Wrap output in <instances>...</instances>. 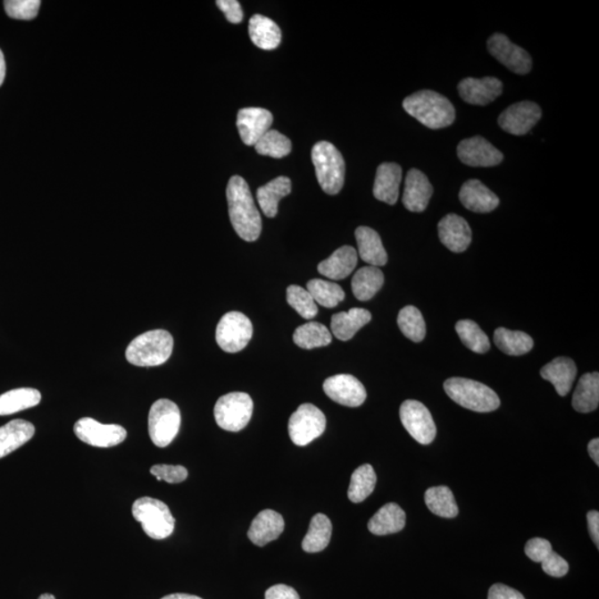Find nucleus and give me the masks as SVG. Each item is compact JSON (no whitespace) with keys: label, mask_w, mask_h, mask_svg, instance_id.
Wrapping results in <instances>:
<instances>
[{"label":"nucleus","mask_w":599,"mask_h":599,"mask_svg":"<svg viewBox=\"0 0 599 599\" xmlns=\"http://www.w3.org/2000/svg\"><path fill=\"white\" fill-rule=\"evenodd\" d=\"M35 436V427L25 420H13L0 428V459L25 445Z\"/></svg>","instance_id":"obj_26"},{"label":"nucleus","mask_w":599,"mask_h":599,"mask_svg":"<svg viewBox=\"0 0 599 599\" xmlns=\"http://www.w3.org/2000/svg\"><path fill=\"white\" fill-rule=\"evenodd\" d=\"M541 375L544 379L555 387L557 395L566 396L573 387L578 368L573 360L561 356L546 364L541 370Z\"/></svg>","instance_id":"obj_25"},{"label":"nucleus","mask_w":599,"mask_h":599,"mask_svg":"<svg viewBox=\"0 0 599 599\" xmlns=\"http://www.w3.org/2000/svg\"><path fill=\"white\" fill-rule=\"evenodd\" d=\"M403 108L429 129H442L455 121V109L449 99L433 90H420L404 99Z\"/></svg>","instance_id":"obj_2"},{"label":"nucleus","mask_w":599,"mask_h":599,"mask_svg":"<svg viewBox=\"0 0 599 599\" xmlns=\"http://www.w3.org/2000/svg\"><path fill=\"white\" fill-rule=\"evenodd\" d=\"M438 237L447 249L461 254L464 253L472 242V230L465 219L450 213L438 223Z\"/></svg>","instance_id":"obj_19"},{"label":"nucleus","mask_w":599,"mask_h":599,"mask_svg":"<svg viewBox=\"0 0 599 599\" xmlns=\"http://www.w3.org/2000/svg\"><path fill=\"white\" fill-rule=\"evenodd\" d=\"M162 599H203L198 596L189 595V594H171V595L164 596Z\"/></svg>","instance_id":"obj_55"},{"label":"nucleus","mask_w":599,"mask_h":599,"mask_svg":"<svg viewBox=\"0 0 599 599\" xmlns=\"http://www.w3.org/2000/svg\"><path fill=\"white\" fill-rule=\"evenodd\" d=\"M287 304L298 312L302 318L306 320L317 317L319 313L318 304H315L308 290L299 286H290L287 290Z\"/></svg>","instance_id":"obj_44"},{"label":"nucleus","mask_w":599,"mask_h":599,"mask_svg":"<svg viewBox=\"0 0 599 599\" xmlns=\"http://www.w3.org/2000/svg\"><path fill=\"white\" fill-rule=\"evenodd\" d=\"M425 503L433 514L445 519H454L459 515L454 495L447 487L428 488L424 495Z\"/></svg>","instance_id":"obj_37"},{"label":"nucleus","mask_w":599,"mask_h":599,"mask_svg":"<svg viewBox=\"0 0 599 599\" xmlns=\"http://www.w3.org/2000/svg\"><path fill=\"white\" fill-rule=\"evenodd\" d=\"M460 200L462 204L470 212L488 213L500 204V199L479 180L466 181L461 187Z\"/></svg>","instance_id":"obj_21"},{"label":"nucleus","mask_w":599,"mask_h":599,"mask_svg":"<svg viewBox=\"0 0 599 599\" xmlns=\"http://www.w3.org/2000/svg\"><path fill=\"white\" fill-rule=\"evenodd\" d=\"M358 264V253L354 246L345 245L332 254L330 258L318 265V271L331 280H343L350 276Z\"/></svg>","instance_id":"obj_24"},{"label":"nucleus","mask_w":599,"mask_h":599,"mask_svg":"<svg viewBox=\"0 0 599 599\" xmlns=\"http://www.w3.org/2000/svg\"><path fill=\"white\" fill-rule=\"evenodd\" d=\"M227 200L229 216L237 236L248 242L258 240L262 231V216L244 178L233 176L229 180Z\"/></svg>","instance_id":"obj_1"},{"label":"nucleus","mask_w":599,"mask_h":599,"mask_svg":"<svg viewBox=\"0 0 599 599\" xmlns=\"http://www.w3.org/2000/svg\"><path fill=\"white\" fill-rule=\"evenodd\" d=\"M150 473L157 478L158 481L171 484L184 482L187 478V470L181 465H154L150 469Z\"/></svg>","instance_id":"obj_46"},{"label":"nucleus","mask_w":599,"mask_h":599,"mask_svg":"<svg viewBox=\"0 0 599 599\" xmlns=\"http://www.w3.org/2000/svg\"><path fill=\"white\" fill-rule=\"evenodd\" d=\"M494 342L503 354L507 355H523L533 349V338L524 332L511 331L509 329L498 328L494 333Z\"/></svg>","instance_id":"obj_36"},{"label":"nucleus","mask_w":599,"mask_h":599,"mask_svg":"<svg viewBox=\"0 0 599 599\" xmlns=\"http://www.w3.org/2000/svg\"><path fill=\"white\" fill-rule=\"evenodd\" d=\"M254 335L250 319L244 313L232 311L223 315L218 323L216 340L218 345L228 354H237L245 349Z\"/></svg>","instance_id":"obj_9"},{"label":"nucleus","mask_w":599,"mask_h":599,"mask_svg":"<svg viewBox=\"0 0 599 599\" xmlns=\"http://www.w3.org/2000/svg\"><path fill=\"white\" fill-rule=\"evenodd\" d=\"M273 123L272 113L263 108H244L237 112V127L241 140L254 146L267 134Z\"/></svg>","instance_id":"obj_17"},{"label":"nucleus","mask_w":599,"mask_h":599,"mask_svg":"<svg viewBox=\"0 0 599 599\" xmlns=\"http://www.w3.org/2000/svg\"><path fill=\"white\" fill-rule=\"evenodd\" d=\"M132 516L150 538L164 539L175 530L176 520L163 502L151 497L138 498L132 505Z\"/></svg>","instance_id":"obj_6"},{"label":"nucleus","mask_w":599,"mask_h":599,"mask_svg":"<svg viewBox=\"0 0 599 599\" xmlns=\"http://www.w3.org/2000/svg\"><path fill=\"white\" fill-rule=\"evenodd\" d=\"M397 324L402 333L415 343L423 341L427 335L423 315L415 306L408 305L402 309L397 317Z\"/></svg>","instance_id":"obj_42"},{"label":"nucleus","mask_w":599,"mask_h":599,"mask_svg":"<svg viewBox=\"0 0 599 599\" xmlns=\"http://www.w3.org/2000/svg\"><path fill=\"white\" fill-rule=\"evenodd\" d=\"M309 294L312 296L315 304L324 306V308L333 309L338 304L345 299V291L335 282L321 280V279H313L308 285Z\"/></svg>","instance_id":"obj_40"},{"label":"nucleus","mask_w":599,"mask_h":599,"mask_svg":"<svg viewBox=\"0 0 599 599\" xmlns=\"http://www.w3.org/2000/svg\"><path fill=\"white\" fill-rule=\"evenodd\" d=\"M433 195V187L428 178L418 169H411L406 175L403 204L409 212H423L428 208Z\"/></svg>","instance_id":"obj_20"},{"label":"nucleus","mask_w":599,"mask_h":599,"mask_svg":"<svg viewBox=\"0 0 599 599\" xmlns=\"http://www.w3.org/2000/svg\"><path fill=\"white\" fill-rule=\"evenodd\" d=\"M588 453L591 455L595 464L599 465V440L598 438H594L588 445Z\"/></svg>","instance_id":"obj_53"},{"label":"nucleus","mask_w":599,"mask_h":599,"mask_svg":"<svg viewBox=\"0 0 599 599\" xmlns=\"http://www.w3.org/2000/svg\"><path fill=\"white\" fill-rule=\"evenodd\" d=\"M265 599H300V596L295 588L285 584H279L265 592Z\"/></svg>","instance_id":"obj_51"},{"label":"nucleus","mask_w":599,"mask_h":599,"mask_svg":"<svg viewBox=\"0 0 599 599\" xmlns=\"http://www.w3.org/2000/svg\"><path fill=\"white\" fill-rule=\"evenodd\" d=\"M459 93L465 103L475 106H487L500 97L503 84L500 79L494 77H486L482 79L466 78L459 84Z\"/></svg>","instance_id":"obj_18"},{"label":"nucleus","mask_w":599,"mask_h":599,"mask_svg":"<svg viewBox=\"0 0 599 599\" xmlns=\"http://www.w3.org/2000/svg\"><path fill=\"white\" fill-rule=\"evenodd\" d=\"M255 151L259 154L268 155L276 159L287 157L292 151V144L285 135L273 129H270L262 139L254 145Z\"/></svg>","instance_id":"obj_43"},{"label":"nucleus","mask_w":599,"mask_h":599,"mask_svg":"<svg viewBox=\"0 0 599 599\" xmlns=\"http://www.w3.org/2000/svg\"><path fill=\"white\" fill-rule=\"evenodd\" d=\"M323 390L337 403L358 408L367 400V391L358 379L350 374H337L326 379Z\"/></svg>","instance_id":"obj_14"},{"label":"nucleus","mask_w":599,"mask_h":599,"mask_svg":"<svg viewBox=\"0 0 599 599\" xmlns=\"http://www.w3.org/2000/svg\"><path fill=\"white\" fill-rule=\"evenodd\" d=\"M599 404L598 372L584 374L573 395V408L579 413L593 412Z\"/></svg>","instance_id":"obj_32"},{"label":"nucleus","mask_w":599,"mask_h":599,"mask_svg":"<svg viewBox=\"0 0 599 599\" xmlns=\"http://www.w3.org/2000/svg\"><path fill=\"white\" fill-rule=\"evenodd\" d=\"M402 181V168L399 164L386 162L379 164L373 187L375 198L387 204H395L399 199Z\"/></svg>","instance_id":"obj_23"},{"label":"nucleus","mask_w":599,"mask_h":599,"mask_svg":"<svg viewBox=\"0 0 599 599\" xmlns=\"http://www.w3.org/2000/svg\"><path fill=\"white\" fill-rule=\"evenodd\" d=\"M294 341L301 349L312 350L330 345L332 335L322 323L309 322L296 329Z\"/></svg>","instance_id":"obj_38"},{"label":"nucleus","mask_w":599,"mask_h":599,"mask_svg":"<svg viewBox=\"0 0 599 599\" xmlns=\"http://www.w3.org/2000/svg\"><path fill=\"white\" fill-rule=\"evenodd\" d=\"M488 52L511 71L518 75L528 74L532 70V58L525 49L512 43L503 34H494L487 41Z\"/></svg>","instance_id":"obj_13"},{"label":"nucleus","mask_w":599,"mask_h":599,"mask_svg":"<svg viewBox=\"0 0 599 599\" xmlns=\"http://www.w3.org/2000/svg\"><path fill=\"white\" fill-rule=\"evenodd\" d=\"M173 350V337L168 331L154 330L137 337L128 345L126 358L136 367H158L166 363Z\"/></svg>","instance_id":"obj_4"},{"label":"nucleus","mask_w":599,"mask_h":599,"mask_svg":"<svg viewBox=\"0 0 599 599\" xmlns=\"http://www.w3.org/2000/svg\"><path fill=\"white\" fill-rule=\"evenodd\" d=\"M455 330L464 345L475 354H487L491 347L486 332L472 320H461L456 323Z\"/></svg>","instance_id":"obj_41"},{"label":"nucleus","mask_w":599,"mask_h":599,"mask_svg":"<svg viewBox=\"0 0 599 599\" xmlns=\"http://www.w3.org/2000/svg\"><path fill=\"white\" fill-rule=\"evenodd\" d=\"M372 314L370 311L354 308L347 312H340L333 315L331 320V330L338 340L349 341L362 329L365 324L371 321Z\"/></svg>","instance_id":"obj_29"},{"label":"nucleus","mask_w":599,"mask_h":599,"mask_svg":"<svg viewBox=\"0 0 599 599\" xmlns=\"http://www.w3.org/2000/svg\"><path fill=\"white\" fill-rule=\"evenodd\" d=\"M457 155L462 162L470 167H495L504 159L500 150L479 136L462 140L457 147Z\"/></svg>","instance_id":"obj_16"},{"label":"nucleus","mask_w":599,"mask_h":599,"mask_svg":"<svg viewBox=\"0 0 599 599\" xmlns=\"http://www.w3.org/2000/svg\"><path fill=\"white\" fill-rule=\"evenodd\" d=\"M402 424L420 445H428L436 440L437 427L431 412L419 401L403 402L400 409Z\"/></svg>","instance_id":"obj_11"},{"label":"nucleus","mask_w":599,"mask_h":599,"mask_svg":"<svg viewBox=\"0 0 599 599\" xmlns=\"http://www.w3.org/2000/svg\"><path fill=\"white\" fill-rule=\"evenodd\" d=\"M38 599H56L52 594H43Z\"/></svg>","instance_id":"obj_56"},{"label":"nucleus","mask_w":599,"mask_h":599,"mask_svg":"<svg viewBox=\"0 0 599 599\" xmlns=\"http://www.w3.org/2000/svg\"><path fill=\"white\" fill-rule=\"evenodd\" d=\"M315 175L322 190L335 196L345 186V162L340 151L328 141H320L312 149Z\"/></svg>","instance_id":"obj_5"},{"label":"nucleus","mask_w":599,"mask_h":599,"mask_svg":"<svg viewBox=\"0 0 599 599\" xmlns=\"http://www.w3.org/2000/svg\"><path fill=\"white\" fill-rule=\"evenodd\" d=\"M254 413V401L249 395L232 392L223 395L214 406V419L223 429L239 432L250 422Z\"/></svg>","instance_id":"obj_8"},{"label":"nucleus","mask_w":599,"mask_h":599,"mask_svg":"<svg viewBox=\"0 0 599 599\" xmlns=\"http://www.w3.org/2000/svg\"><path fill=\"white\" fill-rule=\"evenodd\" d=\"M249 35L257 47L264 50L276 49L281 44L280 27L263 15H254L249 21Z\"/></svg>","instance_id":"obj_30"},{"label":"nucleus","mask_w":599,"mask_h":599,"mask_svg":"<svg viewBox=\"0 0 599 599\" xmlns=\"http://www.w3.org/2000/svg\"><path fill=\"white\" fill-rule=\"evenodd\" d=\"M446 395L455 403L474 412L487 413L500 408V397L491 387L464 378H452L445 383Z\"/></svg>","instance_id":"obj_3"},{"label":"nucleus","mask_w":599,"mask_h":599,"mask_svg":"<svg viewBox=\"0 0 599 599\" xmlns=\"http://www.w3.org/2000/svg\"><path fill=\"white\" fill-rule=\"evenodd\" d=\"M405 512L395 503H388L370 520L368 528L372 534L383 537V535L401 532L405 528Z\"/></svg>","instance_id":"obj_28"},{"label":"nucleus","mask_w":599,"mask_h":599,"mask_svg":"<svg viewBox=\"0 0 599 599\" xmlns=\"http://www.w3.org/2000/svg\"><path fill=\"white\" fill-rule=\"evenodd\" d=\"M542 569L552 578H561L569 573L570 565L562 556L552 551L550 555L542 561Z\"/></svg>","instance_id":"obj_47"},{"label":"nucleus","mask_w":599,"mask_h":599,"mask_svg":"<svg viewBox=\"0 0 599 599\" xmlns=\"http://www.w3.org/2000/svg\"><path fill=\"white\" fill-rule=\"evenodd\" d=\"M587 522L589 533L593 538L594 544L599 547V513L597 511L588 512Z\"/></svg>","instance_id":"obj_52"},{"label":"nucleus","mask_w":599,"mask_h":599,"mask_svg":"<svg viewBox=\"0 0 599 599\" xmlns=\"http://www.w3.org/2000/svg\"><path fill=\"white\" fill-rule=\"evenodd\" d=\"M542 118V109L532 102L512 104L498 117V125L503 130L514 136H524L533 129Z\"/></svg>","instance_id":"obj_15"},{"label":"nucleus","mask_w":599,"mask_h":599,"mask_svg":"<svg viewBox=\"0 0 599 599\" xmlns=\"http://www.w3.org/2000/svg\"><path fill=\"white\" fill-rule=\"evenodd\" d=\"M285 530V520L281 514L272 510L260 512L251 523L248 537L254 545L263 547L268 543L276 541Z\"/></svg>","instance_id":"obj_22"},{"label":"nucleus","mask_w":599,"mask_h":599,"mask_svg":"<svg viewBox=\"0 0 599 599\" xmlns=\"http://www.w3.org/2000/svg\"><path fill=\"white\" fill-rule=\"evenodd\" d=\"M181 413L172 401L160 399L151 406L148 429L151 441L158 447H166L179 433Z\"/></svg>","instance_id":"obj_7"},{"label":"nucleus","mask_w":599,"mask_h":599,"mask_svg":"<svg viewBox=\"0 0 599 599\" xmlns=\"http://www.w3.org/2000/svg\"><path fill=\"white\" fill-rule=\"evenodd\" d=\"M217 6L221 9L231 24H240L244 21V11L237 0H218Z\"/></svg>","instance_id":"obj_49"},{"label":"nucleus","mask_w":599,"mask_h":599,"mask_svg":"<svg viewBox=\"0 0 599 599\" xmlns=\"http://www.w3.org/2000/svg\"><path fill=\"white\" fill-rule=\"evenodd\" d=\"M552 551V544L547 539L539 537L529 539L525 546V554L535 562H542Z\"/></svg>","instance_id":"obj_48"},{"label":"nucleus","mask_w":599,"mask_h":599,"mask_svg":"<svg viewBox=\"0 0 599 599\" xmlns=\"http://www.w3.org/2000/svg\"><path fill=\"white\" fill-rule=\"evenodd\" d=\"M292 184L289 178L281 176L269 184L260 187L257 191V199L262 212L268 218H274L278 214L279 201L291 194Z\"/></svg>","instance_id":"obj_31"},{"label":"nucleus","mask_w":599,"mask_h":599,"mask_svg":"<svg viewBox=\"0 0 599 599\" xmlns=\"http://www.w3.org/2000/svg\"><path fill=\"white\" fill-rule=\"evenodd\" d=\"M74 431L81 442L104 449L121 445L127 437L126 428L121 425L103 424L91 418L77 420Z\"/></svg>","instance_id":"obj_12"},{"label":"nucleus","mask_w":599,"mask_h":599,"mask_svg":"<svg viewBox=\"0 0 599 599\" xmlns=\"http://www.w3.org/2000/svg\"><path fill=\"white\" fill-rule=\"evenodd\" d=\"M377 484V474L371 465L364 464L356 469L352 474L349 491L347 496L350 501L358 504V503L367 500L374 491Z\"/></svg>","instance_id":"obj_39"},{"label":"nucleus","mask_w":599,"mask_h":599,"mask_svg":"<svg viewBox=\"0 0 599 599\" xmlns=\"http://www.w3.org/2000/svg\"><path fill=\"white\" fill-rule=\"evenodd\" d=\"M40 4L39 0H6L4 7L12 20L33 21L38 15Z\"/></svg>","instance_id":"obj_45"},{"label":"nucleus","mask_w":599,"mask_h":599,"mask_svg":"<svg viewBox=\"0 0 599 599\" xmlns=\"http://www.w3.org/2000/svg\"><path fill=\"white\" fill-rule=\"evenodd\" d=\"M327 419L322 411L310 403L302 404L289 420L291 441L298 446H305L321 437L326 431Z\"/></svg>","instance_id":"obj_10"},{"label":"nucleus","mask_w":599,"mask_h":599,"mask_svg":"<svg viewBox=\"0 0 599 599\" xmlns=\"http://www.w3.org/2000/svg\"><path fill=\"white\" fill-rule=\"evenodd\" d=\"M384 285V274L377 267L361 268L352 279V291L356 299L369 301L378 294Z\"/></svg>","instance_id":"obj_33"},{"label":"nucleus","mask_w":599,"mask_h":599,"mask_svg":"<svg viewBox=\"0 0 599 599\" xmlns=\"http://www.w3.org/2000/svg\"><path fill=\"white\" fill-rule=\"evenodd\" d=\"M4 77H6V62H4V54L0 49V86L3 85Z\"/></svg>","instance_id":"obj_54"},{"label":"nucleus","mask_w":599,"mask_h":599,"mask_svg":"<svg viewBox=\"0 0 599 599\" xmlns=\"http://www.w3.org/2000/svg\"><path fill=\"white\" fill-rule=\"evenodd\" d=\"M41 401L38 390L31 387L15 388L0 395V416L12 415L34 408Z\"/></svg>","instance_id":"obj_34"},{"label":"nucleus","mask_w":599,"mask_h":599,"mask_svg":"<svg viewBox=\"0 0 599 599\" xmlns=\"http://www.w3.org/2000/svg\"><path fill=\"white\" fill-rule=\"evenodd\" d=\"M355 237L360 257L364 262L377 268L387 264V254L377 231L369 227H359Z\"/></svg>","instance_id":"obj_27"},{"label":"nucleus","mask_w":599,"mask_h":599,"mask_svg":"<svg viewBox=\"0 0 599 599\" xmlns=\"http://www.w3.org/2000/svg\"><path fill=\"white\" fill-rule=\"evenodd\" d=\"M332 537V523L327 515L315 514L311 520L308 533H306L302 548L306 553H319L326 550Z\"/></svg>","instance_id":"obj_35"},{"label":"nucleus","mask_w":599,"mask_h":599,"mask_svg":"<svg viewBox=\"0 0 599 599\" xmlns=\"http://www.w3.org/2000/svg\"><path fill=\"white\" fill-rule=\"evenodd\" d=\"M487 599H525L519 591L504 584H494L489 588Z\"/></svg>","instance_id":"obj_50"}]
</instances>
